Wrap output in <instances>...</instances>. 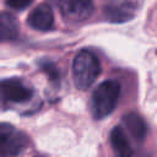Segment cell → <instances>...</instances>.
I'll return each instance as SVG.
<instances>
[{
    "mask_svg": "<svg viewBox=\"0 0 157 157\" xmlns=\"http://www.w3.org/2000/svg\"><path fill=\"white\" fill-rule=\"evenodd\" d=\"M43 71L47 72L48 76H49L52 80H56V81H58V80L60 78V75H59L58 69H56L54 65H52V64H47L45 66H43Z\"/></svg>",
    "mask_w": 157,
    "mask_h": 157,
    "instance_id": "cell-12",
    "label": "cell"
},
{
    "mask_svg": "<svg viewBox=\"0 0 157 157\" xmlns=\"http://www.w3.org/2000/svg\"><path fill=\"white\" fill-rule=\"evenodd\" d=\"M72 75L78 90H88L101 75V63L97 55L88 49L80 50L74 58Z\"/></svg>",
    "mask_w": 157,
    "mask_h": 157,
    "instance_id": "cell-1",
    "label": "cell"
},
{
    "mask_svg": "<svg viewBox=\"0 0 157 157\" xmlns=\"http://www.w3.org/2000/svg\"><path fill=\"white\" fill-rule=\"evenodd\" d=\"M58 7L61 16L70 22H81L87 20L93 12L92 0H58Z\"/></svg>",
    "mask_w": 157,
    "mask_h": 157,
    "instance_id": "cell-4",
    "label": "cell"
},
{
    "mask_svg": "<svg viewBox=\"0 0 157 157\" xmlns=\"http://www.w3.org/2000/svg\"><path fill=\"white\" fill-rule=\"evenodd\" d=\"M120 97V85L118 81L108 80L99 83L91 96V109L96 119H103L113 113Z\"/></svg>",
    "mask_w": 157,
    "mask_h": 157,
    "instance_id": "cell-2",
    "label": "cell"
},
{
    "mask_svg": "<svg viewBox=\"0 0 157 157\" xmlns=\"http://www.w3.org/2000/svg\"><path fill=\"white\" fill-rule=\"evenodd\" d=\"M20 28L16 18L7 12H0V43L16 40Z\"/></svg>",
    "mask_w": 157,
    "mask_h": 157,
    "instance_id": "cell-9",
    "label": "cell"
},
{
    "mask_svg": "<svg viewBox=\"0 0 157 157\" xmlns=\"http://www.w3.org/2000/svg\"><path fill=\"white\" fill-rule=\"evenodd\" d=\"M33 90L18 78H6L0 82V98L5 103L21 104L31 101Z\"/></svg>",
    "mask_w": 157,
    "mask_h": 157,
    "instance_id": "cell-3",
    "label": "cell"
},
{
    "mask_svg": "<svg viewBox=\"0 0 157 157\" xmlns=\"http://www.w3.org/2000/svg\"><path fill=\"white\" fill-rule=\"evenodd\" d=\"M109 141L110 146L117 156L120 157H128L132 155V150L129 142V139L125 134V131L120 126H114L109 134Z\"/></svg>",
    "mask_w": 157,
    "mask_h": 157,
    "instance_id": "cell-8",
    "label": "cell"
},
{
    "mask_svg": "<svg viewBox=\"0 0 157 157\" xmlns=\"http://www.w3.org/2000/svg\"><path fill=\"white\" fill-rule=\"evenodd\" d=\"M136 10V0H107L104 5V16L112 22H125L135 16Z\"/></svg>",
    "mask_w": 157,
    "mask_h": 157,
    "instance_id": "cell-5",
    "label": "cell"
},
{
    "mask_svg": "<svg viewBox=\"0 0 157 157\" xmlns=\"http://www.w3.org/2000/svg\"><path fill=\"white\" fill-rule=\"evenodd\" d=\"M123 124L130 132V135L134 137L135 141L142 142L146 137V124L144 119L136 114V113H129L123 117Z\"/></svg>",
    "mask_w": 157,
    "mask_h": 157,
    "instance_id": "cell-10",
    "label": "cell"
},
{
    "mask_svg": "<svg viewBox=\"0 0 157 157\" xmlns=\"http://www.w3.org/2000/svg\"><path fill=\"white\" fill-rule=\"evenodd\" d=\"M4 129V128H1ZM0 129V156H15L23 152L28 141L21 132Z\"/></svg>",
    "mask_w": 157,
    "mask_h": 157,
    "instance_id": "cell-6",
    "label": "cell"
},
{
    "mask_svg": "<svg viewBox=\"0 0 157 157\" xmlns=\"http://www.w3.org/2000/svg\"><path fill=\"white\" fill-rule=\"evenodd\" d=\"M33 0H6V5L15 10H23L32 4Z\"/></svg>",
    "mask_w": 157,
    "mask_h": 157,
    "instance_id": "cell-11",
    "label": "cell"
},
{
    "mask_svg": "<svg viewBox=\"0 0 157 157\" xmlns=\"http://www.w3.org/2000/svg\"><path fill=\"white\" fill-rule=\"evenodd\" d=\"M28 25L37 31H49L54 23L53 10L47 4H40L32 10L27 18Z\"/></svg>",
    "mask_w": 157,
    "mask_h": 157,
    "instance_id": "cell-7",
    "label": "cell"
}]
</instances>
